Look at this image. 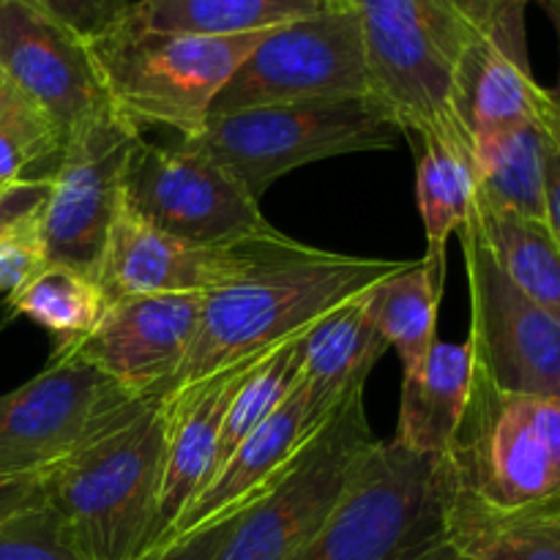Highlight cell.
<instances>
[{
    "label": "cell",
    "mask_w": 560,
    "mask_h": 560,
    "mask_svg": "<svg viewBox=\"0 0 560 560\" xmlns=\"http://www.w3.org/2000/svg\"><path fill=\"white\" fill-rule=\"evenodd\" d=\"M142 131L115 107L66 135L63 153L36 213L47 262L96 277L104 244L124 206V178Z\"/></svg>",
    "instance_id": "cell-12"
},
{
    "label": "cell",
    "mask_w": 560,
    "mask_h": 560,
    "mask_svg": "<svg viewBox=\"0 0 560 560\" xmlns=\"http://www.w3.org/2000/svg\"><path fill=\"white\" fill-rule=\"evenodd\" d=\"M49 180H20V184H0V238L25 219L36 217L47 197Z\"/></svg>",
    "instance_id": "cell-35"
},
{
    "label": "cell",
    "mask_w": 560,
    "mask_h": 560,
    "mask_svg": "<svg viewBox=\"0 0 560 560\" xmlns=\"http://www.w3.org/2000/svg\"><path fill=\"white\" fill-rule=\"evenodd\" d=\"M66 137L33 102L0 113V184L49 180Z\"/></svg>",
    "instance_id": "cell-30"
},
{
    "label": "cell",
    "mask_w": 560,
    "mask_h": 560,
    "mask_svg": "<svg viewBox=\"0 0 560 560\" xmlns=\"http://www.w3.org/2000/svg\"><path fill=\"white\" fill-rule=\"evenodd\" d=\"M241 512L217 520L213 525H206V528L195 530V534L184 536V539L173 541V545L162 547V550L151 552V556L140 560H219L224 547H228L230 536H233L235 525H238Z\"/></svg>",
    "instance_id": "cell-34"
},
{
    "label": "cell",
    "mask_w": 560,
    "mask_h": 560,
    "mask_svg": "<svg viewBox=\"0 0 560 560\" xmlns=\"http://www.w3.org/2000/svg\"><path fill=\"white\" fill-rule=\"evenodd\" d=\"M512 0H348L361 25L370 93L399 131L432 137L463 131L452 91L468 44Z\"/></svg>",
    "instance_id": "cell-4"
},
{
    "label": "cell",
    "mask_w": 560,
    "mask_h": 560,
    "mask_svg": "<svg viewBox=\"0 0 560 560\" xmlns=\"http://www.w3.org/2000/svg\"><path fill=\"white\" fill-rule=\"evenodd\" d=\"M441 517L560 520V397L503 392L474 370L452 446L435 459Z\"/></svg>",
    "instance_id": "cell-2"
},
{
    "label": "cell",
    "mask_w": 560,
    "mask_h": 560,
    "mask_svg": "<svg viewBox=\"0 0 560 560\" xmlns=\"http://www.w3.org/2000/svg\"><path fill=\"white\" fill-rule=\"evenodd\" d=\"M162 476L164 410L153 397L38 476V490L80 560H140L156 539Z\"/></svg>",
    "instance_id": "cell-3"
},
{
    "label": "cell",
    "mask_w": 560,
    "mask_h": 560,
    "mask_svg": "<svg viewBox=\"0 0 560 560\" xmlns=\"http://www.w3.org/2000/svg\"><path fill=\"white\" fill-rule=\"evenodd\" d=\"M342 3L345 0H135L120 22L191 36H246Z\"/></svg>",
    "instance_id": "cell-23"
},
{
    "label": "cell",
    "mask_w": 560,
    "mask_h": 560,
    "mask_svg": "<svg viewBox=\"0 0 560 560\" xmlns=\"http://www.w3.org/2000/svg\"><path fill=\"white\" fill-rule=\"evenodd\" d=\"M410 560H470V558H465L463 552H457L452 545H446V541L441 539V534H438L435 539L424 547V550L416 552Z\"/></svg>",
    "instance_id": "cell-38"
},
{
    "label": "cell",
    "mask_w": 560,
    "mask_h": 560,
    "mask_svg": "<svg viewBox=\"0 0 560 560\" xmlns=\"http://www.w3.org/2000/svg\"><path fill=\"white\" fill-rule=\"evenodd\" d=\"M541 126H545V140H547V153H545L547 224H550L552 235H556V241L560 246V137L547 118L541 120Z\"/></svg>",
    "instance_id": "cell-36"
},
{
    "label": "cell",
    "mask_w": 560,
    "mask_h": 560,
    "mask_svg": "<svg viewBox=\"0 0 560 560\" xmlns=\"http://www.w3.org/2000/svg\"><path fill=\"white\" fill-rule=\"evenodd\" d=\"M0 560H80L52 509L36 503L0 523Z\"/></svg>",
    "instance_id": "cell-31"
},
{
    "label": "cell",
    "mask_w": 560,
    "mask_h": 560,
    "mask_svg": "<svg viewBox=\"0 0 560 560\" xmlns=\"http://www.w3.org/2000/svg\"><path fill=\"white\" fill-rule=\"evenodd\" d=\"M443 284H446V268L421 257L410 260L402 271L388 277L366 295L372 320L388 348L397 350L402 372L419 366L435 345Z\"/></svg>",
    "instance_id": "cell-25"
},
{
    "label": "cell",
    "mask_w": 560,
    "mask_h": 560,
    "mask_svg": "<svg viewBox=\"0 0 560 560\" xmlns=\"http://www.w3.org/2000/svg\"><path fill=\"white\" fill-rule=\"evenodd\" d=\"M202 299L200 293H153L113 301L80 342L52 355H74L129 397L153 399L189 355Z\"/></svg>",
    "instance_id": "cell-15"
},
{
    "label": "cell",
    "mask_w": 560,
    "mask_h": 560,
    "mask_svg": "<svg viewBox=\"0 0 560 560\" xmlns=\"http://www.w3.org/2000/svg\"><path fill=\"white\" fill-rule=\"evenodd\" d=\"M435 536V459L375 441L295 560H410Z\"/></svg>",
    "instance_id": "cell-7"
},
{
    "label": "cell",
    "mask_w": 560,
    "mask_h": 560,
    "mask_svg": "<svg viewBox=\"0 0 560 560\" xmlns=\"http://www.w3.org/2000/svg\"><path fill=\"white\" fill-rule=\"evenodd\" d=\"M0 69L63 137L113 107L88 38L33 0H0Z\"/></svg>",
    "instance_id": "cell-16"
},
{
    "label": "cell",
    "mask_w": 560,
    "mask_h": 560,
    "mask_svg": "<svg viewBox=\"0 0 560 560\" xmlns=\"http://www.w3.org/2000/svg\"><path fill=\"white\" fill-rule=\"evenodd\" d=\"M140 402L96 366L52 355L36 377L0 394V479H38Z\"/></svg>",
    "instance_id": "cell-11"
},
{
    "label": "cell",
    "mask_w": 560,
    "mask_h": 560,
    "mask_svg": "<svg viewBox=\"0 0 560 560\" xmlns=\"http://www.w3.org/2000/svg\"><path fill=\"white\" fill-rule=\"evenodd\" d=\"M282 235L273 230L238 244L197 246L162 233L120 206L93 279L102 290L104 306L129 295H208L244 277Z\"/></svg>",
    "instance_id": "cell-14"
},
{
    "label": "cell",
    "mask_w": 560,
    "mask_h": 560,
    "mask_svg": "<svg viewBox=\"0 0 560 560\" xmlns=\"http://www.w3.org/2000/svg\"><path fill=\"white\" fill-rule=\"evenodd\" d=\"M33 3L91 42L118 25L129 14L135 0H33Z\"/></svg>",
    "instance_id": "cell-33"
},
{
    "label": "cell",
    "mask_w": 560,
    "mask_h": 560,
    "mask_svg": "<svg viewBox=\"0 0 560 560\" xmlns=\"http://www.w3.org/2000/svg\"><path fill=\"white\" fill-rule=\"evenodd\" d=\"M22 102H31V98L22 96V93L11 85L9 77L3 74V69H0V113H5V109L16 107V104H22Z\"/></svg>",
    "instance_id": "cell-39"
},
{
    "label": "cell",
    "mask_w": 560,
    "mask_h": 560,
    "mask_svg": "<svg viewBox=\"0 0 560 560\" xmlns=\"http://www.w3.org/2000/svg\"><path fill=\"white\" fill-rule=\"evenodd\" d=\"M44 262L47 255L38 238L36 217H31L0 238V293H14Z\"/></svg>",
    "instance_id": "cell-32"
},
{
    "label": "cell",
    "mask_w": 560,
    "mask_h": 560,
    "mask_svg": "<svg viewBox=\"0 0 560 560\" xmlns=\"http://www.w3.org/2000/svg\"><path fill=\"white\" fill-rule=\"evenodd\" d=\"M42 503L38 479H0V523Z\"/></svg>",
    "instance_id": "cell-37"
},
{
    "label": "cell",
    "mask_w": 560,
    "mask_h": 560,
    "mask_svg": "<svg viewBox=\"0 0 560 560\" xmlns=\"http://www.w3.org/2000/svg\"><path fill=\"white\" fill-rule=\"evenodd\" d=\"M124 208L173 238L224 246L273 233L260 200L224 164L189 140L156 145L142 137L124 178Z\"/></svg>",
    "instance_id": "cell-9"
},
{
    "label": "cell",
    "mask_w": 560,
    "mask_h": 560,
    "mask_svg": "<svg viewBox=\"0 0 560 560\" xmlns=\"http://www.w3.org/2000/svg\"><path fill=\"white\" fill-rule=\"evenodd\" d=\"M547 5H560V0H545Z\"/></svg>",
    "instance_id": "cell-42"
},
{
    "label": "cell",
    "mask_w": 560,
    "mask_h": 560,
    "mask_svg": "<svg viewBox=\"0 0 560 560\" xmlns=\"http://www.w3.org/2000/svg\"><path fill=\"white\" fill-rule=\"evenodd\" d=\"M457 235L468 271L474 370L503 392L560 397V320L503 273L470 219Z\"/></svg>",
    "instance_id": "cell-13"
},
{
    "label": "cell",
    "mask_w": 560,
    "mask_h": 560,
    "mask_svg": "<svg viewBox=\"0 0 560 560\" xmlns=\"http://www.w3.org/2000/svg\"><path fill=\"white\" fill-rule=\"evenodd\" d=\"M470 222L509 279L560 320V246L545 219L517 217L474 200Z\"/></svg>",
    "instance_id": "cell-26"
},
{
    "label": "cell",
    "mask_w": 560,
    "mask_h": 560,
    "mask_svg": "<svg viewBox=\"0 0 560 560\" xmlns=\"http://www.w3.org/2000/svg\"><path fill=\"white\" fill-rule=\"evenodd\" d=\"M512 0L468 44L452 91V115L468 137L492 135L525 124H541L552 107V91L536 82L525 47V9Z\"/></svg>",
    "instance_id": "cell-17"
},
{
    "label": "cell",
    "mask_w": 560,
    "mask_h": 560,
    "mask_svg": "<svg viewBox=\"0 0 560 560\" xmlns=\"http://www.w3.org/2000/svg\"><path fill=\"white\" fill-rule=\"evenodd\" d=\"M372 443L361 388L304 443L284 474L241 512L219 560H295L348 490Z\"/></svg>",
    "instance_id": "cell-8"
},
{
    "label": "cell",
    "mask_w": 560,
    "mask_h": 560,
    "mask_svg": "<svg viewBox=\"0 0 560 560\" xmlns=\"http://www.w3.org/2000/svg\"><path fill=\"white\" fill-rule=\"evenodd\" d=\"M438 534L470 560H560V520L441 517Z\"/></svg>",
    "instance_id": "cell-29"
},
{
    "label": "cell",
    "mask_w": 560,
    "mask_h": 560,
    "mask_svg": "<svg viewBox=\"0 0 560 560\" xmlns=\"http://www.w3.org/2000/svg\"><path fill=\"white\" fill-rule=\"evenodd\" d=\"M257 359L213 372L167 397H156L164 410V476L159 492V528L151 550L211 479L224 413Z\"/></svg>",
    "instance_id": "cell-19"
},
{
    "label": "cell",
    "mask_w": 560,
    "mask_h": 560,
    "mask_svg": "<svg viewBox=\"0 0 560 560\" xmlns=\"http://www.w3.org/2000/svg\"><path fill=\"white\" fill-rule=\"evenodd\" d=\"M104 312L102 290L96 279L60 262H44L14 293L5 295L3 323L27 317L52 334L55 350L80 342L98 323Z\"/></svg>",
    "instance_id": "cell-27"
},
{
    "label": "cell",
    "mask_w": 560,
    "mask_h": 560,
    "mask_svg": "<svg viewBox=\"0 0 560 560\" xmlns=\"http://www.w3.org/2000/svg\"><path fill=\"white\" fill-rule=\"evenodd\" d=\"M366 295L328 312L301 337L299 381L317 419H331L350 394L366 388L372 366L388 342L372 320Z\"/></svg>",
    "instance_id": "cell-20"
},
{
    "label": "cell",
    "mask_w": 560,
    "mask_h": 560,
    "mask_svg": "<svg viewBox=\"0 0 560 560\" xmlns=\"http://www.w3.org/2000/svg\"><path fill=\"white\" fill-rule=\"evenodd\" d=\"M399 135L381 102L353 96L211 115L189 142L224 164L260 200L273 180L295 167L348 153L388 151Z\"/></svg>",
    "instance_id": "cell-6"
},
{
    "label": "cell",
    "mask_w": 560,
    "mask_h": 560,
    "mask_svg": "<svg viewBox=\"0 0 560 560\" xmlns=\"http://www.w3.org/2000/svg\"><path fill=\"white\" fill-rule=\"evenodd\" d=\"M268 31L246 36H191L118 22L91 38V52L109 104L145 129H173L195 140L217 96Z\"/></svg>",
    "instance_id": "cell-5"
},
{
    "label": "cell",
    "mask_w": 560,
    "mask_h": 560,
    "mask_svg": "<svg viewBox=\"0 0 560 560\" xmlns=\"http://www.w3.org/2000/svg\"><path fill=\"white\" fill-rule=\"evenodd\" d=\"M552 14H556V22H558V31H560V5H550ZM556 96H560V91L556 93Z\"/></svg>",
    "instance_id": "cell-41"
},
{
    "label": "cell",
    "mask_w": 560,
    "mask_h": 560,
    "mask_svg": "<svg viewBox=\"0 0 560 560\" xmlns=\"http://www.w3.org/2000/svg\"><path fill=\"white\" fill-rule=\"evenodd\" d=\"M353 96L372 93L359 16L345 0L268 31L222 88L211 115Z\"/></svg>",
    "instance_id": "cell-10"
},
{
    "label": "cell",
    "mask_w": 560,
    "mask_h": 560,
    "mask_svg": "<svg viewBox=\"0 0 560 560\" xmlns=\"http://www.w3.org/2000/svg\"><path fill=\"white\" fill-rule=\"evenodd\" d=\"M545 126L525 124L470 137L476 202L547 222Z\"/></svg>",
    "instance_id": "cell-22"
},
{
    "label": "cell",
    "mask_w": 560,
    "mask_h": 560,
    "mask_svg": "<svg viewBox=\"0 0 560 560\" xmlns=\"http://www.w3.org/2000/svg\"><path fill=\"white\" fill-rule=\"evenodd\" d=\"M408 262L342 255L282 235L244 277L202 299L189 355L159 397L271 353L310 331L328 312L370 293Z\"/></svg>",
    "instance_id": "cell-1"
},
{
    "label": "cell",
    "mask_w": 560,
    "mask_h": 560,
    "mask_svg": "<svg viewBox=\"0 0 560 560\" xmlns=\"http://www.w3.org/2000/svg\"><path fill=\"white\" fill-rule=\"evenodd\" d=\"M301 337L288 339L284 345L273 348L271 353L257 359L255 366L244 375V381L238 383L233 399H230L228 413H224L217 459H213V474L228 463L230 454L241 446V441L252 435L284 402V397L293 392L295 381H299Z\"/></svg>",
    "instance_id": "cell-28"
},
{
    "label": "cell",
    "mask_w": 560,
    "mask_h": 560,
    "mask_svg": "<svg viewBox=\"0 0 560 560\" xmlns=\"http://www.w3.org/2000/svg\"><path fill=\"white\" fill-rule=\"evenodd\" d=\"M547 120H550L552 129H556L560 137V96H556V93H552V107H550V115H547Z\"/></svg>",
    "instance_id": "cell-40"
},
{
    "label": "cell",
    "mask_w": 560,
    "mask_h": 560,
    "mask_svg": "<svg viewBox=\"0 0 560 560\" xmlns=\"http://www.w3.org/2000/svg\"><path fill=\"white\" fill-rule=\"evenodd\" d=\"M326 421L317 419L304 386H301V381H295L293 392L284 397V402L252 435L241 441V446L230 454L228 463L213 474V479L202 487L200 495L180 512L173 528L145 556L255 503L284 474L295 454Z\"/></svg>",
    "instance_id": "cell-18"
},
{
    "label": "cell",
    "mask_w": 560,
    "mask_h": 560,
    "mask_svg": "<svg viewBox=\"0 0 560 560\" xmlns=\"http://www.w3.org/2000/svg\"><path fill=\"white\" fill-rule=\"evenodd\" d=\"M474 381V353L468 342L435 339L419 366L402 372L397 441L408 452L441 459L463 421Z\"/></svg>",
    "instance_id": "cell-21"
},
{
    "label": "cell",
    "mask_w": 560,
    "mask_h": 560,
    "mask_svg": "<svg viewBox=\"0 0 560 560\" xmlns=\"http://www.w3.org/2000/svg\"><path fill=\"white\" fill-rule=\"evenodd\" d=\"M476 170L465 131L421 142L416 167V202L427 233V260L446 268L448 238L463 230L474 211Z\"/></svg>",
    "instance_id": "cell-24"
}]
</instances>
